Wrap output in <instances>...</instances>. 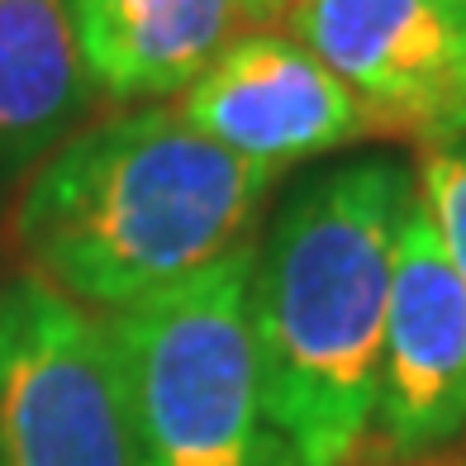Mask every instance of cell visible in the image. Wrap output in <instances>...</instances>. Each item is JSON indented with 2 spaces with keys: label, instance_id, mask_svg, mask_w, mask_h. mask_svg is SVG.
I'll return each instance as SVG.
<instances>
[{
  "label": "cell",
  "instance_id": "1",
  "mask_svg": "<svg viewBox=\"0 0 466 466\" xmlns=\"http://www.w3.org/2000/svg\"><path fill=\"white\" fill-rule=\"evenodd\" d=\"M414 167L390 153L300 172L252 243V333L290 466H352L376 429L380 343Z\"/></svg>",
  "mask_w": 466,
  "mask_h": 466
},
{
  "label": "cell",
  "instance_id": "2",
  "mask_svg": "<svg viewBox=\"0 0 466 466\" xmlns=\"http://www.w3.org/2000/svg\"><path fill=\"white\" fill-rule=\"evenodd\" d=\"M271 186L177 105H138L76 129L38 167L15 196V238L29 277L119 314L243 248Z\"/></svg>",
  "mask_w": 466,
  "mask_h": 466
},
{
  "label": "cell",
  "instance_id": "3",
  "mask_svg": "<svg viewBox=\"0 0 466 466\" xmlns=\"http://www.w3.org/2000/svg\"><path fill=\"white\" fill-rule=\"evenodd\" d=\"M252 243L190 281L100 314L129 395L138 466H290L252 333Z\"/></svg>",
  "mask_w": 466,
  "mask_h": 466
},
{
  "label": "cell",
  "instance_id": "4",
  "mask_svg": "<svg viewBox=\"0 0 466 466\" xmlns=\"http://www.w3.org/2000/svg\"><path fill=\"white\" fill-rule=\"evenodd\" d=\"M0 466H138L110 329L38 277L0 290Z\"/></svg>",
  "mask_w": 466,
  "mask_h": 466
},
{
  "label": "cell",
  "instance_id": "5",
  "mask_svg": "<svg viewBox=\"0 0 466 466\" xmlns=\"http://www.w3.org/2000/svg\"><path fill=\"white\" fill-rule=\"evenodd\" d=\"M286 34L367 105L386 138H466V0H300Z\"/></svg>",
  "mask_w": 466,
  "mask_h": 466
},
{
  "label": "cell",
  "instance_id": "6",
  "mask_svg": "<svg viewBox=\"0 0 466 466\" xmlns=\"http://www.w3.org/2000/svg\"><path fill=\"white\" fill-rule=\"evenodd\" d=\"M177 110L205 138L271 177L386 138L367 105L286 29H248L233 38Z\"/></svg>",
  "mask_w": 466,
  "mask_h": 466
},
{
  "label": "cell",
  "instance_id": "7",
  "mask_svg": "<svg viewBox=\"0 0 466 466\" xmlns=\"http://www.w3.org/2000/svg\"><path fill=\"white\" fill-rule=\"evenodd\" d=\"M466 433V281L448 262L419 196L400 228L380 343V395L371 438L410 466L448 452Z\"/></svg>",
  "mask_w": 466,
  "mask_h": 466
},
{
  "label": "cell",
  "instance_id": "8",
  "mask_svg": "<svg viewBox=\"0 0 466 466\" xmlns=\"http://www.w3.org/2000/svg\"><path fill=\"white\" fill-rule=\"evenodd\" d=\"M96 96L157 105L186 96L248 34L243 0H72Z\"/></svg>",
  "mask_w": 466,
  "mask_h": 466
},
{
  "label": "cell",
  "instance_id": "9",
  "mask_svg": "<svg viewBox=\"0 0 466 466\" xmlns=\"http://www.w3.org/2000/svg\"><path fill=\"white\" fill-rule=\"evenodd\" d=\"M96 105L72 0H0V209Z\"/></svg>",
  "mask_w": 466,
  "mask_h": 466
},
{
  "label": "cell",
  "instance_id": "10",
  "mask_svg": "<svg viewBox=\"0 0 466 466\" xmlns=\"http://www.w3.org/2000/svg\"><path fill=\"white\" fill-rule=\"evenodd\" d=\"M414 196L419 209L429 215L442 252H448V262L466 281V138L423 147L414 167Z\"/></svg>",
  "mask_w": 466,
  "mask_h": 466
},
{
  "label": "cell",
  "instance_id": "11",
  "mask_svg": "<svg viewBox=\"0 0 466 466\" xmlns=\"http://www.w3.org/2000/svg\"><path fill=\"white\" fill-rule=\"evenodd\" d=\"M295 5H300V0H243L248 29H286Z\"/></svg>",
  "mask_w": 466,
  "mask_h": 466
},
{
  "label": "cell",
  "instance_id": "12",
  "mask_svg": "<svg viewBox=\"0 0 466 466\" xmlns=\"http://www.w3.org/2000/svg\"><path fill=\"white\" fill-rule=\"evenodd\" d=\"M410 466H466V452H438V457H423V461H410Z\"/></svg>",
  "mask_w": 466,
  "mask_h": 466
}]
</instances>
